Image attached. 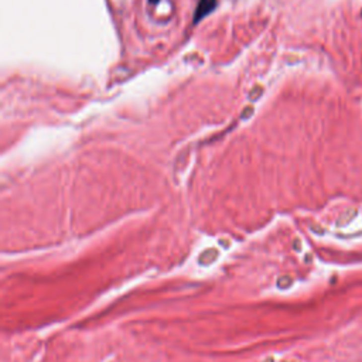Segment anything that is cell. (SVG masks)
Instances as JSON below:
<instances>
[{"instance_id": "cell-1", "label": "cell", "mask_w": 362, "mask_h": 362, "mask_svg": "<svg viewBox=\"0 0 362 362\" xmlns=\"http://www.w3.org/2000/svg\"><path fill=\"white\" fill-rule=\"evenodd\" d=\"M217 0H200L198 7L195 10V21L201 20L205 17L207 14H210L214 9H215Z\"/></svg>"}]
</instances>
